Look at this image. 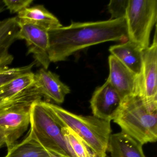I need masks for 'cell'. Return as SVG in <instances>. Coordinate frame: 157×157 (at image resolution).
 Here are the masks:
<instances>
[{
  "label": "cell",
  "instance_id": "ac0fdd59",
  "mask_svg": "<svg viewBox=\"0 0 157 157\" xmlns=\"http://www.w3.org/2000/svg\"><path fill=\"white\" fill-rule=\"evenodd\" d=\"M69 150L73 157H95L83 140L69 128L61 127Z\"/></svg>",
  "mask_w": 157,
  "mask_h": 157
},
{
  "label": "cell",
  "instance_id": "d6986e66",
  "mask_svg": "<svg viewBox=\"0 0 157 157\" xmlns=\"http://www.w3.org/2000/svg\"><path fill=\"white\" fill-rule=\"evenodd\" d=\"M35 61L27 66L16 68H0V87L22 74L31 72L36 64Z\"/></svg>",
  "mask_w": 157,
  "mask_h": 157
},
{
  "label": "cell",
  "instance_id": "7a4b0ae2",
  "mask_svg": "<svg viewBox=\"0 0 157 157\" xmlns=\"http://www.w3.org/2000/svg\"><path fill=\"white\" fill-rule=\"evenodd\" d=\"M60 127L69 128L83 140L95 157H106L109 138L112 133L111 122L94 116L75 114L58 105L44 101Z\"/></svg>",
  "mask_w": 157,
  "mask_h": 157
},
{
  "label": "cell",
  "instance_id": "4fadbf2b",
  "mask_svg": "<svg viewBox=\"0 0 157 157\" xmlns=\"http://www.w3.org/2000/svg\"><path fill=\"white\" fill-rule=\"evenodd\" d=\"M142 147L141 143L121 131L111 134L107 151L112 157H146Z\"/></svg>",
  "mask_w": 157,
  "mask_h": 157
},
{
  "label": "cell",
  "instance_id": "2e32d148",
  "mask_svg": "<svg viewBox=\"0 0 157 157\" xmlns=\"http://www.w3.org/2000/svg\"><path fill=\"white\" fill-rule=\"evenodd\" d=\"M4 157H50L47 150L40 144L29 130L25 139L8 150Z\"/></svg>",
  "mask_w": 157,
  "mask_h": 157
},
{
  "label": "cell",
  "instance_id": "ffe728a7",
  "mask_svg": "<svg viewBox=\"0 0 157 157\" xmlns=\"http://www.w3.org/2000/svg\"><path fill=\"white\" fill-rule=\"evenodd\" d=\"M128 0H111L108 8L111 15L110 20L125 18Z\"/></svg>",
  "mask_w": 157,
  "mask_h": 157
},
{
  "label": "cell",
  "instance_id": "8fae6325",
  "mask_svg": "<svg viewBox=\"0 0 157 157\" xmlns=\"http://www.w3.org/2000/svg\"><path fill=\"white\" fill-rule=\"evenodd\" d=\"M33 85L42 97L58 104L62 103L71 92L69 87L60 81L58 75L44 68L35 74Z\"/></svg>",
  "mask_w": 157,
  "mask_h": 157
},
{
  "label": "cell",
  "instance_id": "277c9868",
  "mask_svg": "<svg viewBox=\"0 0 157 157\" xmlns=\"http://www.w3.org/2000/svg\"><path fill=\"white\" fill-rule=\"evenodd\" d=\"M30 128L37 141L46 149L73 157L69 150L61 127L57 123L44 102H33L30 107Z\"/></svg>",
  "mask_w": 157,
  "mask_h": 157
},
{
  "label": "cell",
  "instance_id": "7402d4cb",
  "mask_svg": "<svg viewBox=\"0 0 157 157\" xmlns=\"http://www.w3.org/2000/svg\"><path fill=\"white\" fill-rule=\"evenodd\" d=\"M48 151V153L50 155V157H70L69 156H65V155H62V154H59V153H56V152H53V151Z\"/></svg>",
  "mask_w": 157,
  "mask_h": 157
},
{
  "label": "cell",
  "instance_id": "5b68a950",
  "mask_svg": "<svg viewBox=\"0 0 157 157\" xmlns=\"http://www.w3.org/2000/svg\"><path fill=\"white\" fill-rule=\"evenodd\" d=\"M125 19L128 40L147 49L157 22V0H128Z\"/></svg>",
  "mask_w": 157,
  "mask_h": 157
},
{
  "label": "cell",
  "instance_id": "44dd1931",
  "mask_svg": "<svg viewBox=\"0 0 157 157\" xmlns=\"http://www.w3.org/2000/svg\"><path fill=\"white\" fill-rule=\"evenodd\" d=\"M5 7L11 13H19L20 12L30 7L33 0H3Z\"/></svg>",
  "mask_w": 157,
  "mask_h": 157
},
{
  "label": "cell",
  "instance_id": "e0dca14e",
  "mask_svg": "<svg viewBox=\"0 0 157 157\" xmlns=\"http://www.w3.org/2000/svg\"><path fill=\"white\" fill-rule=\"evenodd\" d=\"M33 72L22 74L0 87V97L6 100L11 99L31 88L34 82Z\"/></svg>",
  "mask_w": 157,
  "mask_h": 157
},
{
  "label": "cell",
  "instance_id": "30bf717a",
  "mask_svg": "<svg viewBox=\"0 0 157 157\" xmlns=\"http://www.w3.org/2000/svg\"><path fill=\"white\" fill-rule=\"evenodd\" d=\"M109 74L106 80L117 91L122 101L138 92L139 76L136 75L114 56L108 58Z\"/></svg>",
  "mask_w": 157,
  "mask_h": 157
},
{
  "label": "cell",
  "instance_id": "cb8c5ba5",
  "mask_svg": "<svg viewBox=\"0 0 157 157\" xmlns=\"http://www.w3.org/2000/svg\"><path fill=\"white\" fill-rule=\"evenodd\" d=\"M5 6L3 3V1H0V13L5 10Z\"/></svg>",
  "mask_w": 157,
  "mask_h": 157
},
{
  "label": "cell",
  "instance_id": "6da1fadb",
  "mask_svg": "<svg viewBox=\"0 0 157 157\" xmlns=\"http://www.w3.org/2000/svg\"><path fill=\"white\" fill-rule=\"evenodd\" d=\"M51 62L66 60L72 54L91 46L110 41L128 40L125 19L72 22L48 31Z\"/></svg>",
  "mask_w": 157,
  "mask_h": 157
},
{
  "label": "cell",
  "instance_id": "7c38bea8",
  "mask_svg": "<svg viewBox=\"0 0 157 157\" xmlns=\"http://www.w3.org/2000/svg\"><path fill=\"white\" fill-rule=\"evenodd\" d=\"M144 51L140 46L129 40L109 48L111 55L137 76L141 73Z\"/></svg>",
  "mask_w": 157,
  "mask_h": 157
},
{
  "label": "cell",
  "instance_id": "9c48e42d",
  "mask_svg": "<svg viewBox=\"0 0 157 157\" xmlns=\"http://www.w3.org/2000/svg\"><path fill=\"white\" fill-rule=\"evenodd\" d=\"M122 103L119 94L107 81L95 90L90 101L93 116L110 122L116 116Z\"/></svg>",
  "mask_w": 157,
  "mask_h": 157
},
{
  "label": "cell",
  "instance_id": "9a60e30c",
  "mask_svg": "<svg viewBox=\"0 0 157 157\" xmlns=\"http://www.w3.org/2000/svg\"><path fill=\"white\" fill-rule=\"evenodd\" d=\"M17 19L33 24L47 30H53L62 26L58 19L43 5L29 7L18 13Z\"/></svg>",
  "mask_w": 157,
  "mask_h": 157
},
{
  "label": "cell",
  "instance_id": "ba28073f",
  "mask_svg": "<svg viewBox=\"0 0 157 157\" xmlns=\"http://www.w3.org/2000/svg\"><path fill=\"white\" fill-rule=\"evenodd\" d=\"M17 24L19 27L17 40H25L28 47V54H32L36 63L47 70L51 62L48 56V31L41 26L18 19Z\"/></svg>",
  "mask_w": 157,
  "mask_h": 157
},
{
  "label": "cell",
  "instance_id": "5bb4252c",
  "mask_svg": "<svg viewBox=\"0 0 157 157\" xmlns=\"http://www.w3.org/2000/svg\"><path fill=\"white\" fill-rule=\"evenodd\" d=\"M18 31L17 17L0 21V68L9 67L13 61L10 48L17 40Z\"/></svg>",
  "mask_w": 157,
  "mask_h": 157
},
{
  "label": "cell",
  "instance_id": "8992f818",
  "mask_svg": "<svg viewBox=\"0 0 157 157\" xmlns=\"http://www.w3.org/2000/svg\"><path fill=\"white\" fill-rule=\"evenodd\" d=\"M152 44L144 50L141 73L139 76V95L147 106L157 110V33Z\"/></svg>",
  "mask_w": 157,
  "mask_h": 157
},
{
  "label": "cell",
  "instance_id": "52a82bcc",
  "mask_svg": "<svg viewBox=\"0 0 157 157\" xmlns=\"http://www.w3.org/2000/svg\"><path fill=\"white\" fill-rule=\"evenodd\" d=\"M31 105L0 108V135L5 139L8 150L17 143L30 124Z\"/></svg>",
  "mask_w": 157,
  "mask_h": 157
},
{
  "label": "cell",
  "instance_id": "3957f363",
  "mask_svg": "<svg viewBox=\"0 0 157 157\" xmlns=\"http://www.w3.org/2000/svg\"><path fill=\"white\" fill-rule=\"evenodd\" d=\"M122 132L142 145L157 140V110L146 105L138 94L122 101L113 119Z\"/></svg>",
  "mask_w": 157,
  "mask_h": 157
},
{
  "label": "cell",
  "instance_id": "603a6c76",
  "mask_svg": "<svg viewBox=\"0 0 157 157\" xmlns=\"http://www.w3.org/2000/svg\"><path fill=\"white\" fill-rule=\"evenodd\" d=\"M4 144H5V139L2 136L0 135V148H1Z\"/></svg>",
  "mask_w": 157,
  "mask_h": 157
}]
</instances>
